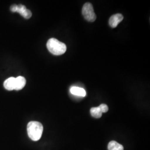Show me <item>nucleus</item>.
I'll return each mask as SVG.
<instances>
[{
	"label": "nucleus",
	"mask_w": 150,
	"mask_h": 150,
	"mask_svg": "<svg viewBox=\"0 0 150 150\" xmlns=\"http://www.w3.org/2000/svg\"><path fill=\"white\" fill-rule=\"evenodd\" d=\"M43 126L37 121H31L27 125V134L32 141H37L41 139L43 132Z\"/></svg>",
	"instance_id": "1"
},
{
	"label": "nucleus",
	"mask_w": 150,
	"mask_h": 150,
	"mask_svg": "<svg viewBox=\"0 0 150 150\" xmlns=\"http://www.w3.org/2000/svg\"><path fill=\"white\" fill-rule=\"evenodd\" d=\"M47 47L50 52L57 56L64 54L67 49L64 43L54 38H51L48 40L47 42Z\"/></svg>",
	"instance_id": "2"
},
{
	"label": "nucleus",
	"mask_w": 150,
	"mask_h": 150,
	"mask_svg": "<svg viewBox=\"0 0 150 150\" xmlns=\"http://www.w3.org/2000/svg\"><path fill=\"white\" fill-rule=\"evenodd\" d=\"M82 13L84 18L88 21H95L96 19V16L94 12L93 6L91 3L87 2L83 5Z\"/></svg>",
	"instance_id": "3"
},
{
	"label": "nucleus",
	"mask_w": 150,
	"mask_h": 150,
	"mask_svg": "<svg viewBox=\"0 0 150 150\" xmlns=\"http://www.w3.org/2000/svg\"><path fill=\"white\" fill-rule=\"evenodd\" d=\"M10 10L12 12H18L25 18L28 19L32 16V12L22 5H13L10 7Z\"/></svg>",
	"instance_id": "4"
},
{
	"label": "nucleus",
	"mask_w": 150,
	"mask_h": 150,
	"mask_svg": "<svg viewBox=\"0 0 150 150\" xmlns=\"http://www.w3.org/2000/svg\"><path fill=\"white\" fill-rule=\"evenodd\" d=\"M123 16L120 13L113 15L109 19V25L112 28H115L118 26V23L123 20Z\"/></svg>",
	"instance_id": "5"
},
{
	"label": "nucleus",
	"mask_w": 150,
	"mask_h": 150,
	"mask_svg": "<svg viewBox=\"0 0 150 150\" xmlns=\"http://www.w3.org/2000/svg\"><path fill=\"white\" fill-rule=\"evenodd\" d=\"M26 80L25 77L22 76H18L15 78V90H20L22 89L26 85Z\"/></svg>",
	"instance_id": "6"
},
{
	"label": "nucleus",
	"mask_w": 150,
	"mask_h": 150,
	"mask_svg": "<svg viewBox=\"0 0 150 150\" xmlns=\"http://www.w3.org/2000/svg\"><path fill=\"white\" fill-rule=\"evenodd\" d=\"M70 92L77 96L85 97L86 95V92L85 89L76 86L72 87L70 88Z\"/></svg>",
	"instance_id": "7"
},
{
	"label": "nucleus",
	"mask_w": 150,
	"mask_h": 150,
	"mask_svg": "<svg viewBox=\"0 0 150 150\" xmlns=\"http://www.w3.org/2000/svg\"><path fill=\"white\" fill-rule=\"evenodd\" d=\"M15 78L11 77L5 81L4 83V86L5 88L7 90L12 91L15 90Z\"/></svg>",
	"instance_id": "8"
},
{
	"label": "nucleus",
	"mask_w": 150,
	"mask_h": 150,
	"mask_svg": "<svg viewBox=\"0 0 150 150\" xmlns=\"http://www.w3.org/2000/svg\"><path fill=\"white\" fill-rule=\"evenodd\" d=\"M108 150H123V146L115 141H111L109 142L108 145Z\"/></svg>",
	"instance_id": "9"
},
{
	"label": "nucleus",
	"mask_w": 150,
	"mask_h": 150,
	"mask_svg": "<svg viewBox=\"0 0 150 150\" xmlns=\"http://www.w3.org/2000/svg\"><path fill=\"white\" fill-rule=\"evenodd\" d=\"M91 116L95 118H99L102 116V113L99 107H92L90 110Z\"/></svg>",
	"instance_id": "10"
},
{
	"label": "nucleus",
	"mask_w": 150,
	"mask_h": 150,
	"mask_svg": "<svg viewBox=\"0 0 150 150\" xmlns=\"http://www.w3.org/2000/svg\"><path fill=\"white\" fill-rule=\"evenodd\" d=\"M98 107L100 108L102 113L107 112L108 110V107L106 104H101Z\"/></svg>",
	"instance_id": "11"
}]
</instances>
